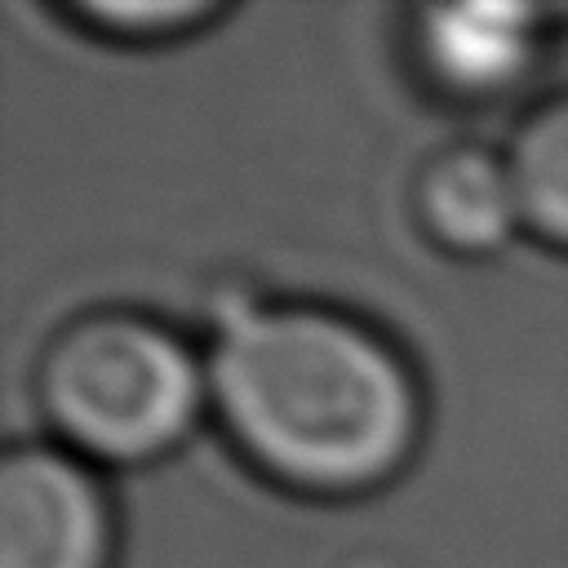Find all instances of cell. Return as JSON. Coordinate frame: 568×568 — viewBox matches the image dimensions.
Segmentation results:
<instances>
[{
  "label": "cell",
  "instance_id": "obj_7",
  "mask_svg": "<svg viewBox=\"0 0 568 568\" xmlns=\"http://www.w3.org/2000/svg\"><path fill=\"white\" fill-rule=\"evenodd\" d=\"M80 13L115 36H164L173 27H195L204 18H213V4L200 0H151V4H80Z\"/></svg>",
  "mask_w": 568,
  "mask_h": 568
},
{
  "label": "cell",
  "instance_id": "obj_1",
  "mask_svg": "<svg viewBox=\"0 0 568 568\" xmlns=\"http://www.w3.org/2000/svg\"><path fill=\"white\" fill-rule=\"evenodd\" d=\"M204 373L226 439L302 493L382 484L422 426L404 355L364 320L315 302H217Z\"/></svg>",
  "mask_w": 568,
  "mask_h": 568
},
{
  "label": "cell",
  "instance_id": "obj_2",
  "mask_svg": "<svg viewBox=\"0 0 568 568\" xmlns=\"http://www.w3.org/2000/svg\"><path fill=\"white\" fill-rule=\"evenodd\" d=\"M36 395L67 453L89 466H133L191 435L209 404V373L164 320L106 306L49 337Z\"/></svg>",
  "mask_w": 568,
  "mask_h": 568
},
{
  "label": "cell",
  "instance_id": "obj_3",
  "mask_svg": "<svg viewBox=\"0 0 568 568\" xmlns=\"http://www.w3.org/2000/svg\"><path fill=\"white\" fill-rule=\"evenodd\" d=\"M111 501L93 466L62 444H9L0 457V568H111Z\"/></svg>",
  "mask_w": 568,
  "mask_h": 568
},
{
  "label": "cell",
  "instance_id": "obj_6",
  "mask_svg": "<svg viewBox=\"0 0 568 568\" xmlns=\"http://www.w3.org/2000/svg\"><path fill=\"white\" fill-rule=\"evenodd\" d=\"M524 226L568 248V93L532 106L506 142Z\"/></svg>",
  "mask_w": 568,
  "mask_h": 568
},
{
  "label": "cell",
  "instance_id": "obj_4",
  "mask_svg": "<svg viewBox=\"0 0 568 568\" xmlns=\"http://www.w3.org/2000/svg\"><path fill=\"white\" fill-rule=\"evenodd\" d=\"M550 18L541 4H430L413 18V49L448 93L488 98L524 80Z\"/></svg>",
  "mask_w": 568,
  "mask_h": 568
},
{
  "label": "cell",
  "instance_id": "obj_5",
  "mask_svg": "<svg viewBox=\"0 0 568 568\" xmlns=\"http://www.w3.org/2000/svg\"><path fill=\"white\" fill-rule=\"evenodd\" d=\"M417 213L444 248L457 253L501 248L524 226L506 151L457 142L430 155V164L417 178Z\"/></svg>",
  "mask_w": 568,
  "mask_h": 568
}]
</instances>
